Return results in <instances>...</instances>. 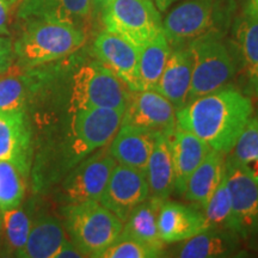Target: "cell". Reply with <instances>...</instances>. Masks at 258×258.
Masks as SVG:
<instances>
[{
	"mask_svg": "<svg viewBox=\"0 0 258 258\" xmlns=\"http://www.w3.org/2000/svg\"><path fill=\"white\" fill-rule=\"evenodd\" d=\"M14 2H15V4H18V3L21 2V0H14Z\"/></svg>",
	"mask_w": 258,
	"mask_h": 258,
	"instance_id": "42",
	"label": "cell"
},
{
	"mask_svg": "<svg viewBox=\"0 0 258 258\" xmlns=\"http://www.w3.org/2000/svg\"><path fill=\"white\" fill-rule=\"evenodd\" d=\"M214 0H185L163 21V32L171 48L183 47L212 30Z\"/></svg>",
	"mask_w": 258,
	"mask_h": 258,
	"instance_id": "12",
	"label": "cell"
},
{
	"mask_svg": "<svg viewBox=\"0 0 258 258\" xmlns=\"http://www.w3.org/2000/svg\"><path fill=\"white\" fill-rule=\"evenodd\" d=\"M191 69V55L188 46L171 48L169 60L154 91L165 97L175 106L176 111L188 103Z\"/></svg>",
	"mask_w": 258,
	"mask_h": 258,
	"instance_id": "17",
	"label": "cell"
},
{
	"mask_svg": "<svg viewBox=\"0 0 258 258\" xmlns=\"http://www.w3.org/2000/svg\"><path fill=\"white\" fill-rule=\"evenodd\" d=\"M0 244H2V211H0ZM0 249H2V245H0Z\"/></svg>",
	"mask_w": 258,
	"mask_h": 258,
	"instance_id": "39",
	"label": "cell"
},
{
	"mask_svg": "<svg viewBox=\"0 0 258 258\" xmlns=\"http://www.w3.org/2000/svg\"><path fill=\"white\" fill-rule=\"evenodd\" d=\"M253 111L250 97L228 84L177 110L176 125L202 139L212 150L227 154Z\"/></svg>",
	"mask_w": 258,
	"mask_h": 258,
	"instance_id": "1",
	"label": "cell"
},
{
	"mask_svg": "<svg viewBox=\"0 0 258 258\" xmlns=\"http://www.w3.org/2000/svg\"><path fill=\"white\" fill-rule=\"evenodd\" d=\"M14 43L15 56L25 67L51 62L76 53L86 41L76 25L49 19H28Z\"/></svg>",
	"mask_w": 258,
	"mask_h": 258,
	"instance_id": "3",
	"label": "cell"
},
{
	"mask_svg": "<svg viewBox=\"0 0 258 258\" xmlns=\"http://www.w3.org/2000/svg\"><path fill=\"white\" fill-rule=\"evenodd\" d=\"M105 29L141 48L163 31V21L152 0H109L103 6Z\"/></svg>",
	"mask_w": 258,
	"mask_h": 258,
	"instance_id": "7",
	"label": "cell"
},
{
	"mask_svg": "<svg viewBox=\"0 0 258 258\" xmlns=\"http://www.w3.org/2000/svg\"><path fill=\"white\" fill-rule=\"evenodd\" d=\"M108 2H109V0H91L92 4L97 6V8H99V9H102L103 6H104Z\"/></svg>",
	"mask_w": 258,
	"mask_h": 258,
	"instance_id": "38",
	"label": "cell"
},
{
	"mask_svg": "<svg viewBox=\"0 0 258 258\" xmlns=\"http://www.w3.org/2000/svg\"><path fill=\"white\" fill-rule=\"evenodd\" d=\"M25 103H27V92L21 79L16 77L0 78V111H25Z\"/></svg>",
	"mask_w": 258,
	"mask_h": 258,
	"instance_id": "32",
	"label": "cell"
},
{
	"mask_svg": "<svg viewBox=\"0 0 258 258\" xmlns=\"http://www.w3.org/2000/svg\"><path fill=\"white\" fill-rule=\"evenodd\" d=\"M14 5V0H0V35H9V17Z\"/></svg>",
	"mask_w": 258,
	"mask_h": 258,
	"instance_id": "34",
	"label": "cell"
},
{
	"mask_svg": "<svg viewBox=\"0 0 258 258\" xmlns=\"http://www.w3.org/2000/svg\"><path fill=\"white\" fill-rule=\"evenodd\" d=\"M64 230L84 257L99 258L123 231V221L99 201L64 206Z\"/></svg>",
	"mask_w": 258,
	"mask_h": 258,
	"instance_id": "4",
	"label": "cell"
},
{
	"mask_svg": "<svg viewBox=\"0 0 258 258\" xmlns=\"http://www.w3.org/2000/svg\"><path fill=\"white\" fill-rule=\"evenodd\" d=\"M258 158V118L252 116L245 125L234 146L226 154V160L246 165Z\"/></svg>",
	"mask_w": 258,
	"mask_h": 258,
	"instance_id": "30",
	"label": "cell"
},
{
	"mask_svg": "<svg viewBox=\"0 0 258 258\" xmlns=\"http://www.w3.org/2000/svg\"><path fill=\"white\" fill-rule=\"evenodd\" d=\"M123 110L82 109L70 111V122L60 143L53 148L49 169L41 175L42 182L53 183L98 148L111 143L120 128Z\"/></svg>",
	"mask_w": 258,
	"mask_h": 258,
	"instance_id": "2",
	"label": "cell"
},
{
	"mask_svg": "<svg viewBox=\"0 0 258 258\" xmlns=\"http://www.w3.org/2000/svg\"><path fill=\"white\" fill-rule=\"evenodd\" d=\"M226 154L211 150L189 177L183 198L200 211L207 205L225 175Z\"/></svg>",
	"mask_w": 258,
	"mask_h": 258,
	"instance_id": "22",
	"label": "cell"
},
{
	"mask_svg": "<svg viewBox=\"0 0 258 258\" xmlns=\"http://www.w3.org/2000/svg\"><path fill=\"white\" fill-rule=\"evenodd\" d=\"M109 145L77 164L61 180L57 199L64 206L88 201H99L116 165Z\"/></svg>",
	"mask_w": 258,
	"mask_h": 258,
	"instance_id": "8",
	"label": "cell"
},
{
	"mask_svg": "<svg viewBox=\"0 0 258 258\" xmlns=\"http://www.w3.org/2000/svg\"><path fill=\"white\" fill-rule=\"evenodd\" d=\"M157 134L121 124L109 144V151L117 164L146 172Z\"/></svg>",
	"mask_w": 258,
	"mask_h": 258,
	"instance_id": "21",
	"label": "cell"
},
{
	"mask_svg": "<svg viewBox=\"0 0 258 258\" xmlns=\"http://www.w3.org/2000/svg\"><path fill=\"white\" fill-rule=\"evenodd\" d=\"M246 169L250 171V173L252 175V177L258 182V158L252 161H250L249 164H246Z\"/></svg>",
	"mask_w": 258,
	"mask_h": 258,
	"instance_id": "37",
	"label": "cell"
},
{
	"mask_svg": "<svg viewBox=\"0 0 258 258\" xmlns=\"http://www.w3.org/2000/svg\"><path fill=\"white\" fill-rule=\"evenodd\" d=\"M25 176L10 161H0V211L21 206L25 195Z\"/></svg>",
	"mask_w": 258,
	"mask_h": 258,
	"instance_id": "28",
	"label": "cell"
},
{
	"mask_svg": "<svg viewBox=\"0 0 258 258\" xmlns=\"http://www.w3.org/2000/svg\"><path fill=\"white\" fill-rule=\"evenodd\" d=\"M166 256L165 250L157 249L143 241L121 234L99 258H157Z\"/></svg>",
	"mask_w": 258,
	"mask_h": 258,
	"instance_id": "31",
	"label": "cell"
},
{
	"mask_svg": "<svg viewBox=\"0 0 258 258\" xmlns=\"http://www.w3.org/2000/svg\"><path fill=\"white\" fill-rule=\"evenodd\" d=\"M245 11L256 16L258 18V0H247V5L245 8Z\"/></svg>",
	"mask_w": 258,
	"mask_h": 258,
	"instance_id": "36",
	"label": "cell"
},
{
	"mask_svg": "<svg viewBox=\"0 0 258 258\" xmlns=\"http://www.w3.org/2000/svg\"><path fill=\"white\" fill-rule=\"evenodd\" d=\"M93 51L99 62L127 84L132 91L139 90L138 69L140 48L118 34L103 30L93 42Z\"/></svg>",
	"mask_w": 258,
	"mask_h": 258,
	"instance_id": "13",
	"label": "cell"
},
{
	"mask_svg": "<svg viewBox=\"0 0 258 258\" xmlns=\"http://www.w3.org/2000/svg\"><path fill=\"white\" fill-rule=\"evenodd\" d=\"M225 173L232 201L233 232L240 239L258 238V182L245 165L226 160Z\"/></svg>",
	"mask_w": 258,
	"mask_h": 258,
	"instance_id": "9",
	"label": "cell"
},
{
	"mask_svg": "<svg viewBox=\"0 0 258 258\" xmlns=\"http://www.w3.org/2000/svg\"><path fill=\"white\" fill-rule=\"evenodd\" d=\"M66 239V231L59 219L41 215L32 220L27 243L17 257L53 258Z\"/></svg>",
	"mask_w": 258,
	"mask_h": 258,
	"instance_id": "23",
	"label": "cell"
},
{
	"mask_svg": "<svg viewBox=\"0 0 258 258\" xmlns=\"http://www.w3.org/2000/svg\"><path fill=\"white\" fill-rule=\"evenodd\" d=\"M254 116H256V117L258 118V106H257V110H256V115H254Z\"/></svg>",
	"mask_w": 258,
	"mask_h": 258,
	"instance_id": "41",
	"label": "cell"
},
{
	"mask_svg": "<svg viewBox=\"0 0 258 258\" xmlns=\"http://www.w3.org/2000/svg\"><path fill=\"white\" fill-rule=\"evenodd\" d=\"M163 200L156 196H148L131 213L127 220L123 222L122 234L134 239L143 241L145 244L165 250V244L159 237L158 231V212Z\"/></svg>",
	"mask_w": 258,
	"mask_h": 258,
	"instance_id": "25",
	"label": "cell"
},
{
	"mask_svg": "<svg viewBox=\"0 0 258 258\" xmlns=\"http://www.w3.org/2000/svg\"><path fill=\"white\" fill-rule=\"evenodd\" d=\"M233 56L244 93L253 96L258 83V18L244 10L233 25Z\"/></svg>",
	"mask_w": 258,
	"mask_h": 258,
	"instance_id": "14",
	"label": "cell"
},
{
	"mask_svg": "<svg viewBox=\"0 0 258 258\" xmlns=\"http://www.w3.org/2000/svg\"><path fill=\"white\" fill-rule=\"evenodd\" d=\"M150 195L166 200L175 192V167L169 138L158 133L146 167Z\"/></svg>",
	"mask_w": 258,
	"mask_h": 258,
	"instance_id": "24",
	"label": "cell"
},
{
	"mask_svg": "<svg viewBox=\"0 0 258 258\" xmlns=\"http://www.w3.org/2000/svg\"><path fill=\"white\" fill-rule=\"evenodd\" d=\"M84 254L69 238L63 241L53 258H83Z\"/></svg>",
	"mask_w": 258,
	"mask_h": 258,
	"instance_id": "35",
	"label": "cell"
},
{
	"mask_svg": "<svg viewBox=\"0 0 258 258\" xmlns=\"http://www.w3.org/2000/svg\"><path fill=\"white\" fill-rule=\"evenodd\" d=\"M170 53L171 46L163 31L140 48L138 69L139 90H154L165 69Z\"/></svg>",
	"mask_w": 258,
	"mask_h": 258,
	"instance_id": "26",
	"label": "cell"
},
{
	"mask_svg": "<svg viewBox=\"0 0 258 258\" xmlns=\"http://www.w3.org/2000/svg\"><path fill=\"white\" fill-rule=\"evenodd\" d=\"M167 138L175 167V191L183 195L189 177L212 148L202 139L177 125L173 133L167 135Z\"/></svg>",
	"mask_w": 258,
	"mask_h": 258,
	"instance_id": "18",
	"label": "cell"
},
{
	"mask_svg": "<svg viewBox=\"0 0 258 258\" xmlns=\"http://www.w3.org/2000/svg\"><path fill=\"white\" fill-rule=\"evenodd\" d=\"M0 257H2V249H0Z\"/></svg>",
	"mask_w": 258,
	"mask_h": 258,
	"instance_id": "43",
	"label": "cell"
},
{
	"mask_svg": "<svg viewBox=\"0 0 258 258\" xmlns=\"http://www.w3.org/2000/svg\"><path fill=\"white\" fill-rule=\"evenodd\" d=\"M30 144V128L25 111H0V161H10L28 175Z\"/></svg>",
	"mask_w": 258,
	"mask_h": 258,
	"instance_id": "16",
	"label": "cell"
},
{
	"mask_svg": "<svg viewBox=\"0 0 258 258\" xmlns=\"http://www.w3.org/2000/svg\"><path fill=\"white\" fill-rule=\"evenodd\" d=\"M252 97H256V98H258V83H257L256 89H254V92H253V96Z\"/></svg>",
	"mask_w": 258,
	"mask_h": 258,
	"instance_id": "40",
	"label": "cell"
},
{
	"mask_svg": "<svg viewBox=\"0 0 258 258\" xmlns=\"http://www.w3.org/2000/svg\"><path fill=\"white\" fill-rule=\"evenodd\" d=\"M131 93L127 84L99 61L86 62L72 77L70 111L96 108L124 111Z\"/></svg>",
	"mask_w": 258,
	"mask_h": 258,
	"instance_id": "6",
	"label": "cell"
},
{
	"mask_svg": "<svg viewBox=\"0 0 258 258\" xmlns=\"http://www.w3.org/2000/svg\"><path fill=\"white\" fill-rule=\"evenodd\" d=\"M209 227L202 211L184 203L163 200L158 212V231L164 244L184 241Z\"/></svg>",
	"mask_w": 258,
	"mask_h": 258,
	"instance_id": "15",
	"label": "cell"
},
{
	"mask_svg": "<svg viewBox=\"0 0 258 258\" xmlns=\"http://www.w3.org/2000/svg\"><path fill=\"white\" fill-rule=\"evenodd\" d=\"M31 218L22 207L2 212V257H17L28 240Z\"/></svg>",
	"mask_w": 258,
	"mask_h": 258,
	"instance_id": "27",
	"label": "cell"
},
{
	"mask_svg": "<svg viewBox=\"0 0 258 258\" xmlns=\"http://www.w3.org/2000/svg\"><path fill=\"white\" fill-rule=\"evenodd\" d=\"M91 0H21L17 17L28 19H49L82 28L91 14Z\"/></svg>",
	"mask_w": 258,
	"mask_h": 258,
	"instance_id": "20",
	"label": "cell"
},
{
	"mask_svg": "<svg viewBox=\"0 0 258 258\" xmlns=\"http://www.w3.org/2000/svg\"><path fill=\"white\" fill-rule=\"evenodd\" d=\"M203 215L209 227L225 228L233 231V217H232V201L230 190L226 180V173L222 177L220 184L215 189L207 205L202 209Z\"/></svg>",
	"mask_w": 258,
	"mask_h": 258,
	"instance_id": "29",
	"label": "cell"
},
{
	"mask_svg": "<svg viewBox=\"0 0 258 258\" xmlns=\"http://www.w3.org/2000/svg\"><path fill=\"white\" fill-rule=\"evenodd\" d=\"M150 196L146 172L116 164L99 202L122 221Z\"/></svg>",
	"mask_w": 258,
	"mask_h": 258,
	"instance_id": "11",
	"label": "cell"
},
{
	"mask_svg": "<svg viewBox=\"0 0 258 258\" xmlns=\"http://www.w3.org/2000/svg\"><path fill=\"white\" fill-rule=\"evenodd\" d=\"M121 124L171 135L176 128V109L154 90H137L131 93Z\"/></svg>",
	"mask_w": 258,
	"mask_h": 258,
	"instance_id": "10",
	"label": "cell"
},
{
	"mask_svg": "<svg viewBox=\"0 0 258 258\" xmlns=\"http://www.w3.org/2000/svg\"><path fill=\"white\" fill-rule=\"evenodd\" d=\"M14 43L9 35H0V74L6 72L14 60Z\"/></svg>",
	"mask_w": 258,
	"mask_h": 258,
	"instance_id": "33",
	"label": "cell"
},
{
	"mask_svg": "<svg viewBox=\"0 0 258 258\" xmlns=\"http://www.w3.org/2000/svg\"><path fill=\"white\" fill-rule=\"evenodd\" d=\"M240 237L231 230L208 227L171 250V257L217 258L231 257L238 252Z\"/></svg>",
	"mask_w": 258,
	"mask_h": 258,
	"instance_id": "19",
	"label": "cell"
},
{
	"mask_svg": "<svg viewBox=\"0 0 258 258\" xmlns=\"http://www.w3.org/2000/svg\"><path fill=\"white\" fill-rule=\"evenodd\" d=\"M191 55V85L188 102L228 85L237 74V63L217 32L209 30L188 44Z\"/></svg>",
	"mask_w": 258,
	"mask_h": 258,
	"instance_id": "5",
	"label": "cell"
}]
</instances>
